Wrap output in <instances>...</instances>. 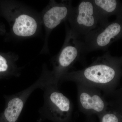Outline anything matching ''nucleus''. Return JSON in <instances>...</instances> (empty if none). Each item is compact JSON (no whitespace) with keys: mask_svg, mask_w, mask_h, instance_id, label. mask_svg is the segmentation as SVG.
<instances>
[{"mask_svg":"<svg viewBox=\"0 0 122 122\" xmlns=\"http://www.w3.org/2000/svg\"><path fill=\"white\" fill-rule=\"evenodd\" d=\"M99 118L100 122H122V115L109 108Z\"/></svg>","mask_w":122,"mask_h":122,"instance_id":"obj_11","label":"nucleus"},{"mask_svg":"<svg viewBox=\"0 0 122 122\" xmlns=\"http://www.w3.org/2000/svg\"><path fill=\"white\" fill-rule=\"evenodd\" d=\"M66 27L64 44L54 59L53 70L51 71L52 83L57 86L62 77L74 64L77 61L82 60L78 41Z\"/></svg>","mask_w":122,"mask_h":122,"instance_id":"obj_4","label":"nucleus"},{"mask_svg":"<svg viewBox=\"0 0 122 122\" xmlns=\"http://www.w3.org/2000/svg\"><path fill=\"white\" fill-rule=\"evenodd\" d=\"M79 108L88 115L100 117L109 108V103L100 90L89 85L76 83Z\"/></svg>","mask_w":122,"mask_h":122,"instance_id":"obj_6","label":"nucleus"},{"mask_svg":"<svg viewBox=\"0 0 122 122\" xmlns=\"http://www.w3.org/2000/svg\"><path fill=\"white\" fill-rule=\"evenodd\" d=\"M107 54L98 56L84 69L68 72L61 81H68L89 85L100 90L103 96L114 92L119 79L117 66Z\"/></svg>","mask_w":122,"mask_h":122,"instance_id":"obj_1","label":"nucleus"},{"mask_svg":"<svg viewBox=\"0 0 122 122\" xmlns=\"http://www.w3.org/2000/svg\"><path fill=\"white\" fill-rule=\"evenodd\" d=\"M9 66L7 59L0 54V73H5L8 71Z\"/></svg>","mask_w":122,"mask_h":122,"instance_id":"obj_12","label":"nucleus"},{"mask_svg":"<svg viewBox=\"0 0 122 122\" xmlns=\"http://www.w3.org/2000/svg\"><path fill=\"white\" fill-rule=\"evenodd\" d=\"M111 95H113L114 98L107 102L109 108L118 112L122 115V88L114 92Z\"/></svg>","mask_w":122,"mask_h":122,"instance_id":"obj_10","label":"nucleus"},{"mask_svg":"<svg viewBox=\"0 0 122 122\" xmlns=\"http://www.w3.org/2000/svg\"><path fill=\"white\" fill-rule=\"evenodd\" d=\"M12 29L18 38L35 37L41 31L42 24L41 16L29 7L18 2L11 9Z\"/></svg>","mask_w":122,"mask_h":122,"instance_id":"obj_3","label":"nucleus"},{"mask_svg":"<svg viewBox=\"0 0 122 122\" xmlns=\"http://www.w3.org/2000/svg\"><path fill=\"white\" fill-rule=\"evenodd\" d=\"M58 86L50 85L47 86L46 96V118L56 122H67L73 111L71 100L58 90Z\"/></svg>","mask_w":122,"mask_h":122,"instance_id":"obj_5","label":"nucleus"},{"mask_svg":"<svg viewBox=\"0 0 122 122\" xmlns=\"http://www.w3.org/2000/svg\"><path fill=\"white\" fill-rule=\"evenodd\" d=\"M103 20L107 24V18L114 12L117 7V2L115 0H92Z\"/></svg>","mask_w":122,"mask_h":122,"instance_id":"obj_9","label":"nucleus"},{"mask_svg":"<svg viewBox=\"0 0 122 122\" xmlns=\"http://www.w3.org/2000/svg\"><path fill=\"white\" fill-rule=\"evenodd\" d=\"M47 85L45 76L42 75L40 78L32 86L21 92L9 101L4 112L2 119L5 122H17L29 96L37 87Z\"/></svg>","mask_w":122,"mask_h":122,"instance_id":"obj_8","label":"nucleus"},{"mask_svg":"<svg viewBox=\"0 0 122 122\" xmlns=\"http://www.w3.org/2000/svg\"><path fill=\"white\" fill-rule=\"evenodd\" d=\"M67 21L69 30L77 39L107 24L101 17L92 0L80 1L77 6L73 7Z\"/></svg>","mask_w":122,"mask_h":122,"instance_id":"obj_2","label":"nucleus"},{"mask_svg":"<svg viewBox=\"0 0 122 122\" xmlns=\"http://www.w3.org/2000/svg\"><path fill=\"white\" fill-rule=\"evenodd\" d=\"M72 1H62L57 2L51 0L42 12L41 17L42 25L45 30L46 38L43 50L48 51V37L53 30L62 22L67 21L73 7Z\"/></svg>","mask_w":122,"mask_h":122,"instance_id":"obj_7","label":"nucleus"},{"mask_svg":"<svg viewBox=\"0 0 122 122\" xmlns=\"http://www.w3.org/2000/svg\"><path fill=\"white\" fill-rule=\"evenodd\" d=\"M0 122H5V121L3 120V119L2 118H1L0 119Z\"/></svg>","mask_w":122,"mask_h":122,"instance_id":"obj_13","label":"nucleus"}]
</instances>
